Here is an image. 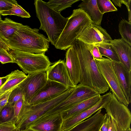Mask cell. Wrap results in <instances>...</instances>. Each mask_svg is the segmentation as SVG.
Wrapping results in <instances>:
<instances>
[{
    "instance_id": "6da1fadb",
    "label": "cell",
    "mask_w": 131,
    "mask_h": 131,
    "mask_svg": "<svg viewBox=\"0 0 131 131\" xmlns=\"http://www.w3.org/2000/svg\"><path fill=\"white\" fill-rule=\"evenodd\" d=\"M72 46L77 53L80 63L79 83L92 88L100 94L107 92L109 86L100 73L88 45L76 39Z\"/></svg>"
},
{
    "instance_id": "7a4b0ae2",
    "label": "cell",
    "mask_w": 131,
    "mask_h": 131,
    "mask_svg": "<svg viewBox=\"0 0 131 131\" xmlns=\"http://www.w3.org/2000/svg\"><path fill=\"white\" fill-rule=\"evenodd\" d=\"M39 31L38 29L23 25L3 44L2 47L5 49L31 53H45L49 48L50 41Z\"/></svg>"
},
{
    "instance_id": "3957f363",
    "label": "cell",
    "mask_w": 131,
    "mask_h": 131,
    "mask_svg": "<svg viewBox=\"0 0 131 131\" xmlns=\"http://www.w3.org/2000/svg\"><path fill=\"white\" fill-rule=\"evenodd\" d=\"M36 16L40 24L39 29L45 32L50 42L54 46L67 21L68 17L52 9L47 2L34 1Z\"/></svg>"
},
{
    "instance_id": "277c9868",
    "label": "cell",
    "mask_w": 131,
    "mask_h": 131,
    "mask_svg": "<svg viewBox=\"0 0 131 131\" xmlns=\"http://www.w3.org/2000/svg\"><path fill=\"white\" fill-rule=\"evenodd\" d=\"M92 23L89 16L82 9L73 10L55 45L57 49L66 50L73 43L85 28Z\"/></svg>"
},
{
    "instance_id": "5b68a950",
    "label": "cell",
    "mask_w": 131,
    "mask_h": 131,
    "mask_svg": "<svg viewBox=\"0 0 131 131\" xmlns=\"http://www.w3.org/2000/svg\"><path fill=\"white\" fill-rule=\"evenodd\" d=\"M75 87H69L55 97L35 105L28 104L24 101L23 114L19 122L16 125L17 128L20 130L26 129L30 124L67 98L72 92Z\"/></svg>"
},
{
    "instance_id": "8992f818",
    "label": "cell",
    "mask_w": 131,
    "mask_h": 131,
    "mask_svg": "<svg viewBox=\"0 0 131 131\" xmlns=\"http://www.w3.org/2000/svg\"><path fill=\"white\" fill-rule=\"evenodd\" d=\"M25 74L46 72L51 65L45 53L35 54L5 49Z\"/></svg>"
},
{
    "instance_id": "52a82bcc",
    "label": "cell",
    "mask_w": 131,
    "mask_h": 131,
    "mask_svg": "<svg viewBox=\"0 0 131 131\" xmlns=\"http://www.w3.org/2000/svg\"><path fill=\"white\" fill-rule=\"evenodd\" d=\"M109 115L113 131H131V114L127 107L119 102L113 94L104 108Z\"/></svg>"
},
{
    "instance_id": "ba28073f",
    "label": "cell",
    "mask_w": 131,
    "mask_h": 131,
    "mask_svg": "<svg viewBox=\"0 0 131 131\" xmlns=\"http://www.w3.org/2000/svg\"><path fill=\"white\" fill-rule=\"evenodd\" d=\"M99 70L108 84L110 91L120 103L127 107L129 103L126 98L112 65L108 58L94 59Z\"/></svg>"
},
{
    "instance_id": "9c48e42d",
    "label": "cell",
    "mask_w": 131,
    "mask_h": 131,
    "mask_svg": "<svg viewBox=\"0 0 131 131\" xmlns=\"http://www.w3.org/2000/svg\"><path fill=\"white\" fill-rule=\"evenodd\" d=\"M47 80L46 72L28 74L18 85L21 90L24 101L28 103Z\"/></svg>"
},
{
    "instance_id": "30bf717a",
    "label": "cell",
    "mask_w": 131,
    "mask_h": 131,
    "mask_svg": "<svg viewBox=\"0 0 131 131\" xmlns=\"http://www.w3.org/2000/svg\"><path fill=\"white\" fill-rule=\"evenodd\" d=\"M99 94L92 88L79 83L75 86L69 95L56 106V109L57 111L61 112Z\"/></svg>"
},
{
    "instance_id": "8fae6325",
    "label": "cell",
    "mask_w": 131,
    "mask_h": 131,
    "mask_svg": "<svg viewBox=\"0 0 131 131\" xmlns=\"http://www.w3.org/2000/svg\"><path fill=\"white\" fill-rule=\"evenodd\" d=\"M112 93L110 91L101 95L100 100L88 110L69 117L63 121L61 131H67L89 118L100 109L104 108L110 100Z\"/></svg>"
},
{
    "instance_id": "7c38bea8",
    "label": "cell",
    "mask_w": 131,
    "mask_h": 131,
    "mask_svg": "<svg viewBox=\"0 0 131 131\" xmlns=\"http://www.w3.org/2000/svg\"><path fill=\"white\" fill-rule=\"evenodd\" d=\"M88 45L101 43H110L112 40L106 30L101 25L91 23L84 30L77 38Z\"/></svg>"
},
{
    "instance_id": "4fadbf2b",
    "label": "cell",
    "mask_w": 131,
    "mask_h": 131,
    "mask_svg": "<svg viewBox=\"0 0 131 131\" xmlns=\"http://www.w3.org/2000/svg\"><path fill=\"white\" fill-rule=\"evenodd\" d=\"M69 88L58 83L48 80L37 94L27 103L33 105L49 100L60 94Z\"/></svg>"
},
{
    "instance_id": "5bb4252c",
    "label": "cell",
    "mask_w": 131,
    "mask_h": 131,
    "mask_svg": "<svg viewBox=\"0 0 131 131\" xmlns=\"http://www.w3.org/2000/svg\"><path fill=\"white\" fill-rule=\"evenodd\" d=\"M63 120L60 113L42 117L25 129L31 131H61Z\"/></svg>"
},
{
    "instance_id": "9a60e30c",
    "label": "cell",
    "mask_w": 131,
    "mask_h": 131,
    "mask_svg": "<svg viewBox=\"0 0 131 131\" xmlns=\"http://www.w3.org/2000/svg\"><path fill=\"white\" fill-rule=\"evenodd\" d=\"M46 72L47 80L58 83L68 88L76 86L70 79L63 60L60 59L53 63Z\"/></svg>"
},
{
    "instance_id": "2e32d148",
    "label": "cell",
    "mask_w": 131,
    "mask_h": 131,
    "mask_svg": "<svg viewBox=\"0 0 131 131\" xmlns=\"http://www.w3.org/2000/svg\"><path fill=\"white\" fill-rule=\"evenodd\" d=\"M66 57L65 63L68 75L73 84L76 86L79 82L80 69L77 53L72 46L67 49Z\"/></svg>"
},
{
    "instance_id": "e0dca14e",
    "label": "cell",
    "mask_w": 131,
    "mask_h": 131,
    "mask_svg": "<svg viewBox=\"0 0 131 131\" xmlns=\"http://www.w3.org/2000/svg\"><path fill=\"white\" fill-rule=\"evenodd\" d=\"M113 69L128 102H131V71H128L121 63L112 61Z\"/></svg>"
},
{
    "instance_id": "ac0fdd59",
    "label": "cell",
    "mask_w": 131,
    "mask_h": 131,
    "mask_svg": "<svg viewBox=\"0 0 131 131\" xmlns=\"http://www.w3.org/2000/svg\"><path fill=\"white\" fill-rule=\"evenodd\" d=\"M101 111L99 110L93 115L67 131H99L105 117Z\"/></svg>"
},
{
    "instance_id": "d6986e66",
    "label": "cell",
    "mask_w": 131,
    "mask_h": 131,
    "mask_svg": "<svg viewBox=\"0 0 131 131\" xmlns=\"http://www.w3.org/2000/svg\"><path fill=\"white\" fill-rule=\"evenodd\" d=\"M110 43L115 50L121 63L131 71V46L121 38L115 39Z\"/></svg>"
},
{
    "instance_id": "ffe728a7",
    "label": "cell",
    "mask_w": 131,
    "mask_h": 131,
    "mask_svg": "<svg viewBox=\"0 0 131 131\" xmlns=\"http://www.w3.org/2000/svg\"><path fill=\"white\" fill-rule=\"evenodd\" d=\"M99 94L79 103L70 108L60 113L63 121L70 117L84 112L91 108L100 100Z\"/></svg>"
},
{
    "instance_id": "44dd1931",
    "label": "cell",
    "mask_w": 131,
    "mask_h": 131,
    "mask_svg": "<svg viewBox=\"0 0 131 131\" xmlns=\"http://www.w3.org/2000/svg\"><path fill=\"white\" fill-rule=\"evenodd\" d=\"M78 6L90 17L92 23L101 25L103 14L100 11L97 6L96 0H82Z\"/></svg>"
},
{
    "instance_id": "7402d4cb",
    "label": "cell",
    "mask_w": 131,
    "mask_h": 131,
    "mask_svg": "<svg viewBox=\"0 0 131 131\" xmlns=\"http://www.w3.org/2000/svg\"><path fill=\"white\" fill-rule=\"evenodd\" d=\"M23 25L7 17L0 22V43L2 47L3 44L8 40Z\"/></svg>"
},
{
    "instance_id": "603a6c76",
    "label": "cell",
    "mask_w": 131,
    "mask_h": 131,
    "mask_svg": "<svg viewBox=\"0 0 131 131\" xmlns=\"http://www.w3.org/2000/svg\"><path fill=\"white\" fill-rule=\"evenodd\" d=\"M7 75V81L0 88V96L18 86L27 76L23 72L18 69L12 72Z\"/></svg>"
},
{
    "instance_id": "cb8c5ba5",
    "label": "cell",
    "mask_w": 131,
    "mask_h": 131,
    "mask_svg": "<svg viewBox=\"0 0 131 131\" xmlns=\"http://www.w3.org/2000/svg\"><path fill=\"white\" fill-rule=\"evenodd\" d=\"M94 45L98 47L102 56L107 57L112 61L121 63L115 50L110 43H101Z\"/></svg>"
},
{
    "instance_id": "d4e9b609",
    "label": "cell",
    "mask_w": 131,
    "mask_h": 131,
    "mask_svg": "<svg viewBox=\"0 0 131 131\" xmlns=\"http://www.w3.org/2000/svg\"><path fill=\"white\" fill-rule=\"evenodd\" d=\"M118 30L121 39L131 46V23L122 19L119 24Z\"/></svg>"
},
{
    "instance_id": "484cf974",
    "label": "cell",
    "mask_w": 131,
    "mask_h": 131,
    "mask_svg": "<svg viewBox=\"0 0 131 131\" xmlns=\"http://www.w3.org/2000/svg\"><path fill=\"white\" fill-rule=\"evenodd\" d=\"M80 0H50L47 3L54 10L60 13Z\"/></svg>"
},
{
    "instance_id": "4316f807",
    "label": "cell",
    "mask_w": 131,
    "mask_h": 131,
    "mask_svg": "<svg viewBox=\"0 0 131 131\" xmlns=\"http://www.w3.org/2000/svg\"><path fill=\"white\" fill-rule=\"evenodd\" d=\"M1 15H15L23 18H29L31 16L29 13L21 6L17 4L14 5L10 9L0 12Z\"/></svg>"
},
{
    "instance_id": "83f0119b",
    "label": "cell",
    "mask_w": 131,
    "mask_h": 131,
    "mask_svg": "<svg viewBox=\"0 0 131 131\" xmlns=\"http://www.w3.org/2000/svg\"><path fill=\"white\" fill-rule=\"evenodd\" d=\"M10 121L14 122L13 106L7 104L0 112V123Z\"/></svg>"
},
{
    "instance_id": "f1b7e54d",
    "label": "cell",
    "mask_w": 131,
    "mask_h": 131,
    "mask_svg": "<svg viewBox=\"0 0 131 131\" xmlns=\"http://www.w3.org/2000/svg\"><path fill=\"white\" fill-rule=\"evenodd\" d=\"M98 8L103 14L110 12L117 11V9L110 0H96Z\"/></svg>"
},
{
    "instance_id": "f546056e",
    "label": "cell",
    "mask_w": 131,
    "mask_h": 131,
    "mask_svg": "<svg viewBox=\"0 0 131 131\" xmlns=\"http://www.w3.org/2000/svg\"><path fill=\"white\" fill-rule=\"evenodd\" d=\"M22 98L23 96L21 90L18 86L12 91L7 104L13 106L16 102Z\"/></svg>"
},
{
    "instance_id": "4dcf8cb0",
    "label": "cell",
    "mask_w": 131,
    "mask_h": 131,
    "mask_svg": "<svg viewBox=\"0 0 131 131\" xmlns=\"http://www.w3.org/2000/svg\"><path fill=\"white\" fill-rule=\"evenodd\" d=\"M24 107V101L21 99L16 103L13 106L14 122L16 125L19 122L22 116Z\"/></svg>"
},
{
    "instance_id": "1f68e13d",
    "label": "cell",
    "mask_w": 131,
    "mask_h": 131,
    "mask_svg": "<svg viewBox=\"0 0 131 131\" xmlns=\"http://www.w3.org/2000/svg\"><path fill=\"white\" fill-rule=\"evenodd\" d=\"M0 62L4 64L7 63H15L12 56L3 47H0Z\"/></svg>"
},
{
    "instance_id": "d6a6232c",
    "label": "cell",
    "mask_w": 131,
    "mask_h": 131,
    "mask_svg": "<svg viewBox=\"0 0 131 131\" xmlns=\"http://www.w3.org/2000/svg\"><path fill=\"white\" fill-rule=\"evenodd\" d=\"M17 4L15 0H0V12L9 10Z\"/></svg>"
},
{
    "instance_id": "836d02e7",
    "label": "cell",
    "mask_w": 131,
    "mask_h": 131,
    "mask_svg": "<svg viewBox=\"0 0 131 131\" xmlns=\"http://www.w3.org/2000/svg\"><path fill=\"white\" fill-rule=\"evenodd\" d=\"M16 128V124L13 121L0 123V131H13Z\"/></svg>"
},
{
    "instance_id": "e575fe53",
    "label": "cell",
    "mask_w": 131,
    "mask_h": 131,
    "mask_svg": "<svg viewBox=\"0 0 131 131\" xmlns=\"http://www.w3.org/2000/svg\"><path fill=\"white\" fill-rule=\"evenodd\" d=\"M88 45V44H87ZM93 58L94 59H103L98 47L95 45H88Z\"/></svg>"
},
{
    "instance_id": "d590c367",
    "label": "cell",
    "mask_w": 131,
    "mask_h": 131,
    "mask_svg": "<svg viewBox=\"0 0 131 131\" xmlns=\"http://www.w3.org/2000/svg\"><path fill=\"white\" fill-rule=\"evenodd\" d=\"M11 91H10L0 96V107L1 110L7 104L9 96Z\"/></svg>"
},
{
    "instance_id": "8d00e7d4",
    "label": "cell",
    "mask_w": 131,
    "mask_h": 131,
    "mask_svg": "<svg viewBox=\"0 0 131 131\" xmlns=\"http://www.w3.org/2000/svg\"><path fill=\"white\" fill-rule=\"evenodd\" d=\"M109 128V115L105 114V117L99 131H108Z\"/></svg>"
},
{
    "instance_id": "74e56055",
    "label": "cell",
    "mask_w": 131,
    "mask_h": 131,
    "mask_svg": "<svg viewBox=\"0 0 131 131\" xmlns=\"http://www.w3.org/2000/svg\"><path fill=\"white\" fill-rule=\"evenodd\" d=\"M121 4H125L126 6L128 12V22L131 23V0H120Z\"/></svg>"
},
{
    "instance_id": "f35d334b",
    "label": "cell",
    "mask_w": 131,
    "mask_h": 131,
    "mask_svg": "<svg viewBox=\"0 0 131 131\" xmlns=\"http://www.w3.org/2000/svg\"><path fill=\"white\" fill-rule=\"evenodd\" d=\"M8 78L7 75L0 77V88L5 83Z\"/></svg>"
},
{
    "instance_id": "ab89813d",
    "label": "cell",
    "mask_w": 131,
    "mask_h": 131,
    "mask_svg": "<svg viewBox=\"0 0 131 131\" xmlns=\"http://www.w3.org/2000/svg\"><path fill=\"white\" fill-rule=\"evenodd\" d=\"M112 1L116 6H118L120 7H121L122 4L120 2V0H112Z\"/></svg>"
},
{
    "instance_id": "60d3db41",
    "label": "cell",
    "mask_w": 131,
    "mask_h": 131,
    "mask_svg": "<svg viewBox=\"0 0 131 131\" xmlns=\"http://www.w3.org/2000/svg\"><path fill=\"white\" fill-rule=\"evenodd\" d=\"M20 131H31L27 129H25L24 130H20Z\"/></svg>"
},
{
    "instance_id": "b9f144b4",
    "label": "cell",
    "mask_w": 131,
    "mask_h": 131,
    "mask_svg": "<svg viewBox=\"0 0 131 131\" xmlns=\"http://www.w3.org/2000/svg\"><path fill=\"white\" fill-rule=\"evenodd\" d=\"M13 131H20V130L19 129L16 128Z\"/></svg>"
},
{
    "instance_id": "7bdbcfd3",
    "label": "cell",
    "mask_w": 131,
    "mask_h": 131,
    "mask_svg": "<svg viewBox=\"0 0 131 131\" xmlns=\"http://www.w3.org/2000/svg\"><path fill=\"white\" fill-rule=\"evenodd\" d=\"M2 20V18L1 15L0 14V22Z\"/></svg>"
},
{
    "instance_id": "ee69618b",
    "label": "cell",
    "mask_w": 131,
    "mask_h": 131,
    "mask_svg": "<svg viewBox=\"0 0 131 131\" xmlns=\"http://www.w3.org/2000/svg\"><path fill=\"white\" fill-rule=\"evenodd\" d=\"M1 107H0V112H1Z\"/></svg>"
},
{
    "instance_id": "f6af8a7d",
    "label": "cell",
    "mask_w": 131,
    "mask_h": 131,
    "mask_svg": "<svg viewBox=\"0 0 131 131\" xmlns=\"http://www.w3.org/2000/svg\"><path fill=\"white\" fill-rule=\"evenodd\" d=\"M0 47H2V46L1 44V43H0Z\"/></svg>"
}]
</instances>
